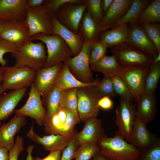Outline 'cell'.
<instances>
[{
	"label": "cell",
	"instance_id": "1",
	"mask_svg": "<svg viewBox=\"0 0 160 160\" xmlns=\"http://www.w3.org/2000/svg\"><path fill=\"white\" fill-rule=\"evenodd\" d=\"M116 132L114 136L104 135L98 143V153L108 160H138L141 151Z\"/></svg>",
	"mask_w": 160,
	"mask_h": 160
},
{
	"label": "cell",
	"instance_id": "2",
	"mask_svg": "<svg viewBox=\"0 0 160 160\" xmlns=\"http://www.w3.org/2000/svg\"><path fill=\"white\" fill-rule=\"evenodd\" d=\"M18 48L16 52L11 54L15 59L14 65L28 66L36 71L45 66L47 55L43 43L31 41Z\"/></svg>",
	"mask_w": 160,
	"mask_h": 160
},
{
	"label": "cell",
	"instance_id": "3",
	"mask_svg": "<svg viewBox=\"0 0 160 160\" xmlns=\"http://www.w3.org/2000/svg\"><path fill=\"white\" fill-rule=\"evenodd\" d=\"M31 40L40 41L47 48V57L44 67L52 66L72 58L71 51L66 43L60 36L56 35H47L40 33L31 37Z\"/></svg>",
	"mask_w": 160,
	"mask_h": 160
},
{
	"label": "cell",
	"instance_id": "4",
	"mask_svg": "<svg viewBox=\"0 0 160 160\" xmlns=\"http://www.w3.org/2000/svg\"><path fill=\"white\" fill-rule=\"evenodd\" d=\"M111 49L118 63L122 67L150 65L153 61L151 57L127 41Z\"/></svg>",
	"mask_w": 160,
	"mask_h": 160
},
{
	"label": "cell",
	"instance_id": "5",
	"mask_svg": "<svg viewBox=\"0 0 160 160\" xmlns=\"http://www.w3.org/2000/svg\"><path fill=\"white\" fill-rule=\"evenodd\" d=\"M36 72L28 66H7L1 84L5 90L30 87L34 83Z\"/></svg>",
	"mask_w": 160,
	"mask_h": 160
},
{
	"label": "cell",
	"instance_id": "6",
	"mask_svg": "<svg viewBox=\"0 0 160 160\" xmlns=\"http://www.w3.org/2000/svg\"><path fill=\"white\" fill-rule=\"evenodd\" d=\"M84 42L80 52L63 63L68 66L71 73L78 80L85 83H92L95 80L90 69L89 56L93 44Z\"/></svg>",
	"mask_w": 160,
	"mask_h": 160
},
{
	"label": "cell",
	"instance_id": "7",
	"mask_svg": "<svg viewBox=\"0 0 160 160\" xmlns=\"http://www.w3.org/2000/svg\"><path fill=\"white\" fill-rule=\"evenodd\" d=\"M31 37L38 34L47 35L52 34L53 28L52 17L42 5L35 7H27L25 21Z\"/></svg>",
	"mask_w": 160,
	"mask_h": 160
},
{
	"label": "cell",
	"instance_id": "8",
	"mask_svg": "<svg viewBox=\"0 0 160 160\" xmlns=\"http://www.w3.org/2000/svg\"><path fill=\"white\" fill-rule=\"evenodd\" d=\"M92 86L77 88L78 104L77 111L81 121H85L88 119L97 117L100 109L97 102L100 98Z\"/></svg>",
	"mask_w": 160,
	"mask_h": 160
},
{
	"label": "cell",
	"instance_id": "9",
	"mask_svg": "<svg viewBox=\"0 0 160 160\" xmlns=\"http://www.w3.org/2000/svg\"><path fill=\"white\" fill-rule=\"evenodd\" d=\"M150 65L123 67L118 75L129 88L137 100L144 93L145 79Z\"/></svg>",
	"mask_w": 160,
	"mask_h": 160
},
{
	"label": "cell",
	"instance_id": "10",
	"mask_svg": "<svg viewBox=\"0 0 160 160\" xmlns=\"http://www.w3.org/2000/svg\"><path fill=\"white\" fill-rule=\"evenodd\" d=\"M28 97L25 104L21 108L15 110V114L30 117L39 126H44L46 111L43 104L41 95L34 83L30 87Z\"/></svg>",
	"mask_w": 160,
	"mask_h": 160
},
{
	"label": "cell",
	"instance_id": "11",
	"mask_svg": "<svg viewBox=\"0 0 160 160\" xmlns=\"http://www.w3.org/2000/svg\"><path fill=\"white\" fill-rule=\"evenodd\" d=\"M86 9L84 0L80 3H69L60 8L55 17L63 25L78 33L79 25Z\"/></svg>",
	"mask_w": 160,
	"mask_h": 160
},
{
	"label": "cell",
	"instance_id": "12",
	"mask_svg": "<svg viewBox=\"0 0 160 160\" xmlns=\"http://www.w3.org/2000/svg\"><path fill=\"white\" fill-rule=\"evenodd\" d=\"M135 110L131 103L121 98L115 110L116 132L129 142L135 118Z\"/></svg>",
	"mask_w": 160,
	"mask_h": 160
},
{
	"label": "cell",
	"instance_id": "13",
	"mask_svg": "<svg viewBox=\"0 0 160 160\" xmlns=\"http://www.w3.org/2000/svg\"><path fill=\"white\" fill-rule=\"evenodd\" d=\"M29 33V29L25 21L13 20L5 22V27L0 36L18 48L29 41H33Z\"/></svg>",
	"mask_w": 160,
	"mask_h": 160
},
{
	"label": "cell",
	"instance_id": "14",
	"mask_svg": "<svg viewBox=\"0 0 160 160\" xmlns=\"http://www.w3.org/2000/svg\"><path fill=\"white\" fill-rule=\"evenodd\" d=\"M128 25L127 42L155 59L158 54L157 49L144 29L138 23Z\"/></svg>",
	"mask_w": 160,
	"mask_h": 160
},
{
	"label": "cell",
	"instance_id": "15",
	"mask_svg": "<svg viewBox=\"0 0 160 160\" xmlns=\"http://www.w3.org/2000/svg\"><path fill=\"white\" fill-rule=\"evenodd\" d=\"M160 141L149 131L146 123L135 117L129 143L141 152Z\"/></svg>",
	"mask_w": 160,
	"mask_h": 160
},
{
	"label": "cell",
	"instance_id": "16",
	"mask_svg": "<svg viewBox=\"0 0 160 160\" xmlns=\"http://www.w3.org/2000/svg\"><path fill=\"white\" fill-rule=\"evenodd\" d=\"M33 127V121L29 131L26 135V137L49 152H62L72 138L60 134H50L41 137L35 133Z\"/></svg>",
	"mask_w": 160,
	"mask_h": 160
},
{
	"label": "cell",
	"instance_id": "17",
	"mask_svg": "<svg viewBox=\"0 0 160 160\" xmlns=\"http://www.w3.org/2000/svg\"><path fill=\"white\" fill-rule=\"evenodd\" d=\"M104 135V129L101 120L97 117L90 118L85 121L82 130L74 137L76 145L89 143L97 144Z\"/></svg>",
	"mask_w": 160,
	"mask_h": 160
},
{
	"label": "cell",
	"instance_id": "18",
	"mask_svg": "<svg viewBox=\"0 0 160 160\" xmlns=\"http://www.w3.org/2000/svg\"><path fill=\"white\" fill-rule=\"evenodd\" d=\"M27 123L25 116L15 114L7 122L0 126V147L9 151L13 147L14 137Z\"/></svg>",
	"mask_w": 160,
	"mask_h": 160
},
{
	"label": "cell",
	"instance_id": "19",
	"mask_svg": "<svg viewBox=\"0 0 160 160\" xmlns=\"http://www.w3.org/2000/svg\"><path fill=\"white\" fill-rule=\"evenodd\" d=\"M27 0H0V22L13 20L25 21Z\"/></svg>",
	"mask_w": 160,
	"mask_h": 160
},
{
	"label": "cell",
	"instance_id": "20",
	"mask_svg": "<svg viewBox=\"0 0 160 160\" xmlns=\"http://www.w3.org/2000/svg\"><path fill=\"white\" fill-rule=\"evenodd\" d=\"M63 63L49 67H44L36 71L34 83L42 97L55 86L57 77Z\"/></svg>",
	"mask_w": 160,
	"mask_h": 160
},
{
	"label": "cell",
	"instance_id": "21",
	"mask_svg": "<svg viewBox=\"0 0 160 160\" xmlns=\"http://www.w3.org/2000/svg\"><path fill=\"white\" fill-rule=\"evenodd\" d=\"M133 0H113L100 24L103 31L114 27L124 15Z\"/></svg>",
	"mask_w": 160,
	"mask_h": 160
},
{
	"label": "cell",
	"instance_id": "22",
	"mask_svg": "<svg viewBox=\"0 0 160 160\" xmlns=\"http://www.w3.org/2000/svg\"><path fill=\"white\" fill-rule=\"evenodd\" d=\"M53 28L52 35L61 37L69 47L73 57L77 55L83 47L84 41L81 35L70 30L60 23L55 16L52 17Z\"/></svg>",
	"mask_w": 160,
	"mask_h": 160
},
{
	"label": "cell",
	"instance_id": "23",
	"mask_svg": "<svg viewBox=\"0 0 160 160\" xmlns=\"http://www.w3.org/2000/svg\"><path fill=\"white\" fill-rule=\"evenodd\" d=\"M28 87L11 90L0 96V122L9 117L25 95Z\"/></svg>",
	"mask_w": 160,
	"mask_h": 160
},
{
	"label": "cell",
	"instance_id": "24",
	"mask_svg": "<svg viewBox=\"0 0 160 160\" xmlns=\"http://www.w3.org/2000/svg\"><path fill=\"white\" fill-rule=\"evenodd\" d=\"M135 117L147 124L152 121L156 113V103L154 95L143 93L137 100Z\"/></svg>",
	"mask_w": 160,
	"mask_h": 160
},
{
	"label": "cell",
	"instance_id": "25",
	"mask_svg": "<svg viewBox=\"0 0 160 160\" xmlns=\"http://www.w3.org/2000/svg\"><path fill=\"white\" fill-rule=\"evenodd\" d=\"M79 27V33L84 41L94 44L99 41L103 32L100 25L93 19L86 10Z\"/></svg>",
	"mask_w": 160,
	"mask_h": 160
},
{
	"label": "cell",
	"instance_id": "26",
	"mask_svg": "<svg viewBox=\"0 0 160 160\" xmlns=\"http://www.w3.org/2000/svg\"><path fill=\"white\" fill-rule=\"evenodd\" d=\"M128 27V24L122 23L105 31L102 33L99 41L106 44L110 48L127 42Z\"/></svg>",
	"mask_w": 160,
	"mask_h": 160
},
{
	"label": "cell",
	"instance_id": "27",
	"mask_svg": "<svg viewBox=\"0 0 160 160\" xmlns=\"http://www.w3.org/2000/svg\"><path fill=\"white\" fill-rule=\"evenodd\" d=\"M99 80H95L92 83L83 82L77 79L71 73L68 66L64 63L57 77L55 86L63 91L72 88L95 86Z\"/></svg>",
	"mask_w": 160,
	"mask_h": 160
},
{
	"label": "cell",
	"instance_id": "28",
	"mask_svg": "<svg viewBox=\"0 0 160 160\" xmlns=\"http://www.w3.org/2000/svg\"><path fill=\"white\" fill-rule=\"evenodd\" d=\"M90 67L91 71L100 72L104 77L110 78L118 75L123 68L113 55H105L96 63L90 65Z\"/></svg>",
	"mask_w": 160,
	"mask_h": 160
},
{
	"label": "cell",
	"instance_id": "29",
	"mask_svg": "<svg viewBox=\"0 0 160 160\" xmlns=\"http://www.w3.org/2000/svg\"><path fill=\"white\" fill-rule=\"evenodd\" d=\"M61 90L54 86L44 97L41 100L46 111L44 126L47 125L60 108V98Z\"/></svg>",
	"mask_w": 160,
	"mask_h": 160
},
{
	"label": "cell",
	"instance_id": "30",
	"mask_svg": "<svg viewBox=\"0 0 160 160\" xmlns=\"http://www.w3.org/2000/svg\"><path fill=\"white\" fill-rule=\"evenodd\" d=\"M151 1L133 0L125 14L114 26L122 23H129V25L138 23L137 20L140 15Z\"/></svg>",
	"mask_w": 160,
	"mask_h": 160
},
{
	"label": "cell",
	"instance_id": "31",
	"mask_svg": "<svg viewBox=\"0 0 160 160\" xmlns=\"http://www.w3.org/2000/svg\"><path fill=\"white\" fill-rule=\"evenodd\" d=\"M140 24L160 23V0L151 1L140 15L137 20Z\"/></svg>",
	"mask_w": 160,
	"mask_h": 160
},
{
	"label": "cell",
	"instance_id": "32",
	"mask_svg": "<svg viewBox=\"0 0 160 160\" xmlns=\"http://www.w3.org/2000/svg\"><path fill=\"white\" fill-rule=\"evenodd\" d=\"M160 77V62H154L150 66L145 83L144 93L154 95Z\"/></svg>",
	"mask_w": 160,
	"mask_h": 160
},
{
	"label": "cell",
	"instance_id": "33",
	"mask_svg": "<svg viewBox=\"0 0 160 160\" xmlns=\"http://www.w3.org/2000/svg\"><path fill=\"white\" fill-rule=\"evenodd\" d=\"M77 88H70L61 91L60 98L61 107L69 110H77Z\"/></svg>",
	"mask_w": 160,
	"mask_h": 160
},
{
	"label": "cell",
	"instance_id": "34",
	"mask_svg": "<svg viewBox=\"0 0 160 160\" xmlns=\"http://www.w3.org/2000/svg\"><path fill=\"white\" fill-rule=\"evenodd\" d=\"M99 150L98 144H81L77 149L74 159L75 160H90Z\"/></svg>",
	"mask_w": 160,
	"mask_h": 160
},
{
	"label": "cell",
	"instance_id": "35",
	"mask_svg": "<svg viewBox=\"0 0 160 160\" xmlns=\"http://www.w3.org/2000/svg\"><path fill=\"white\" fill-rule=\"evenodd\" d=\"M115 91L120 98L131 103L134 99L128 86L118 75L111 78Z\"/></svg>",
	"mask_w": 160,
	"mask_h": 160
},
{
	"label": "cell",
	"instance_id": "36",
	"mask_svg": "<svg viewBox=\"0 0 160 160\" xmlns=\"http://www.w3.org/2000/svg\"><path fill=\"white\" fill-rule=\"evenodd\" d=\"M94 87L96 92L100 97L106 96L114 97L117 95L111 78L104 77L102 80L99 79Z\"/></svg>",
	"mask_w": 160,
	"mask_h": 160
},
{
	"label": "cell",
	"instance_id": "37",
	"mask_svg": "<svg viewBox=\"0 0 160 160\" xmlns=\"http://www.w3.org/2000/svg\"><path fill=\"white\" fill-rule=\"evenodd\" d=\"M140 25L154 44L158 54L160 52V25L156 23H143Z\"/></svg>",
	"mask_w": 160,
	"mask_h": 160
},
{
	"label": "cell",
	"instance_id": "38",
	"mask_svg": "<svg viewBox=\"0 0 160 160\" xmlns=\"http://www.w3.org/2000/svg\"><path fill=\"white\" fill-rule=\"evenodd\" d=\"M84 0H44L42 6L51 17L55 16L62 7L69 3H80Z\"/></svg>",
	"mask_w": 160,
	"mask_h": 160
},
{
	"label": "cell",
	"instance_id": "39",
	"mask_svg": "<svg viewBox=\"0 0 160 160\" xmlns=\"http://www.w3.org/2000/svg\"><path fill=\"white\" fill-rule=\"evenodd\" d=\"M84 1L87 5V11L92 18L100 26L104 16L101 0H85Z\"/></svg>",
	"mask_w": 160,
	"mask_h": 160
},
{
	"label": "cell",
	"instance_id": "40",
	"mask_svg": "<svg viewBox=\"0 0 160 160\" xmlns=\"http://www.w3.org/2000/svg\"><path fill=\"white\" fill-rule=\"evenodd\" d=\"M108 48L106 44L99 41L93 44L89 56L90 65L96 63L104 56Z\"/></svg>",
	"mask_w": 160,
	"mask_h": 160
},
{
	"label": "cell",
	"instance_id": "41",
	"mask_svg": "<svg viewBox=\"0 0 160 160\" xmlns=\"http://www.w3.org/2000/svg\"><path fill=\"white\" fill-rule=\"evenodd\" d=\"M138 160H160V141L141 151Z\"/></svg>",
	"mask_w": 160,
	"mask_h": 160
},
{
	"label": "cell",
	"instance_id": "42",
	"mask_svg": "<svg viewBox=\"0 0 160 160\" xmlns=\"http://www.w3.org/2000/svg\"><path fill=\"white\" fill-rule=\"evenodd\" d=\"M18 47L12 43L7 40L0 39V64L2 66H7V60L3 57L7 53H15L18 50Z\"/></svg>",
	"mask_w": 160,
	"mask_h": 160
},
{
	"label": "cell",
	"instance_id": "43",
	"mask_svg": "<svg viewBox=\"0 0 160 160\" xmlns=\"http://www.w3.org/2000/svg\"><path fill=\"white\" fill-rule=\"evenodd\" d=\"M24 140L17 136L12 148L9 151V160H18V157L24 149Z\"/></svg>",
	"mask_w": 160,
	"mask_h": 160
},
{
	"label": "cell",
	"instance_id": "44",
	"mask_svg": "<svg viewBox=\"0 0 160 160\" xmlns=\"http://www.w3.org/2000/svg\"><path fill=\"white\" fill-rule=\"evenodd\" d=\"M78 147L73 137L62 151L60 160H72L74 159L75 153Z\"/></svg>",
	"mask_w": 160,
	"mask_h": 160
},
{
	"label": "cell",
	"instance_id": "45",
	"mask_svg": "<svg viewBox=\"0 0 160 160\" xmlns=\"http://www.w3.org/2000/svg\"><path fill=\"white\" fill-rule=\"evenodd\" d=\"M97 105L100 109L109 110L113 108V103L110 97L104 96L99 99L97 102Z\"/></svg>",
	"mask_w": 160,
	"mask_h": 160
},
{
	"label": "cell",
	"instance_id": "46",
	"mask_svg": "<svg viewBox=\"0 0 160 160\" xmlns=\"http://www.w3.org/2000/svg\"><path fill=\"white\" fill-rule=\"evenodd\" d=\"M62 152L60 151H55L50 152L49 154L44 158L36 157L33 160H60Z\"/></svg>",
	"mask_w": 160,
	"mask_h": 160
},
{
	"label": "cell",
	"instance_id": "47",
	"mask_svg": "<svg viewBox=\"0 0 160 160\" xmlns=\"http://www.w3.org/2000/svg\"><path fill=\"white\" fill-rule=\"evenodd\" d=\"M44 0H27V7L29 8H35L42 5Z\"/></svg>",
	"mask_w": 160,
	"mask_h": 160
},
{
	"label": "cell",
	"instance_id": "48",
	"mask_svg": "<svg viewBox=\"0 0 160 160\" xmlns=\"http://www.w3.org/2000/svg\"><path fill=\"white\" fill-rule=\"evenodd\" d=\"M113 0H101V6L103 15L107 12Z\"/></svg>",
	"mask_w": 160,
	"mask_h": 160
},
{
	"label": "cell",
	"instance_id": "49",
	"mask_svg": "<svg viewBox=\"0 0 160 160\" xmlns=\"http://www.w3.org/2000/svg\"><path fill=\"white\" fill-rule=\"evenodd\" d=\"M9 150L7 148L0 147V160H9Z\"/></svg>",
	"mask_w": 160,
	"mask_h": 160
},
{
	"label": "cell",
	"instance_id": "50",
	"mask_svg": "<svg viewBox=\"0 0 160 160\" xmlns=\"http://www.w3.org/2000/svg\"><path fill=\"white\" fill-rule=\"evenodd\" d=\"M35 147L33 145H29L28 146L26 149L27 155L26 160H33V158L32 156V153Z\"/></svg>",
	"mask_w": 160,
	"mask_h": 160
},
{
	"label": "cell",
	"instance_id": "51",
	"mask_svg": "<svg viewBox=\"0 0 160 160\" xmlns=\"http://www.w3.org/2000/svg\"><path fill=\"white\" fill-rule=\"evenodd\" d=\"M7 66L0 67V84H1L4 78V73Z\"/></svg>",
	"mask_w": 160,
	"mask_h": 160
},
{
	"label": "cell",
	"instance_id": "52",
	"mask_svg": "<svg viewBox=\"0 0 160 160\" xmlns=\"http://www.w3.org/2000/svg\"><path fill=\"white\" fill-rule=\"evenodd\" d=\"M90 160H108L100 155L98 152L96 153Z\"/></svg>",
	"mask_w": 160,
	"mask_h": 160
},
{
	"label": "cell",
	"instance_id": "53",
	"mask_svg": "<svg viewBox=\"0 0 160 160\" xmlns=\"http://www.w3.org/2000/svg\"><path fill=\"white\" fill-rule=\"evenodd\" d=\"M5 27V22H0V39L1 38L0 35L1 32Z\"/></svg>",
	"mask_w": 160,
	"mask_h": 160
},
{
	"label": "cell",
	"instance_id": "54",
	"mask_svg": "<svg viewBox=\"0 0 160 160\" xmlns=\"http://www.w3.org/2000/svg\"><path fill=\"white\" fill-rule=\"evenodd\" d=\"M153 62L155 63L160 62V52L158 54L156 57L153 60Z\"/></svg>",
	"mask_w": 160,
	"mask_h": 160
},
{
	"label": "cell",
	"instance_id": "55",
	"mask_svg": "<svg viewBox=\"0 0 160 160\" xmlns=\"http://www.w3.org/2000/svg\"><path fill=\"white\" fill-rule=\"evenodd\" d=\"M5 91L1 83L0 84V96L3 94Z\"/></svg>",
	"mask_w": 160,
	"mask_h": 160
},
{
	"label": "cell",
	"instance_id": "56",
	"mask_svg": "<svg viewBox=\"0 0 160 160\" xmlns=\"http://www.w3.org/2000/svg\"><path fill=\"white\" fill-rule=\"evenodd\" d=\"M1 123H0V126L1 125Z\"/></svg>",
	"mask_w": 160,
	"mask_h": 160
}]
</instances>
